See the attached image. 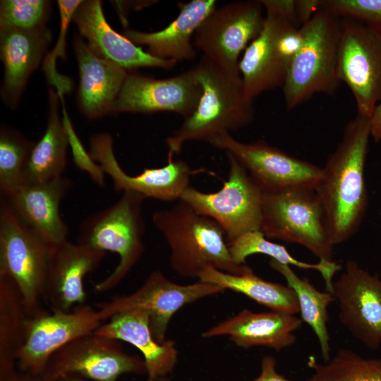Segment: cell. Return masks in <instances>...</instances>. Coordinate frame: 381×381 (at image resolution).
Segmentation results:
<instances>
[{
  "mask_svg": "<svg viewBox=\"0 0 381 381\" xmlns=\"http://www.w3.org/2000/svg\"><path fill=\"white\" fill-rule=\"evenodd\" d=\"M340 18L338 78L351 90L357 114L372 119L381 102V36L360 21Z\"/></svg>",
  "mask_w": 381,
  "mask_h": 381,
  "instance_id": "obj_12",
  "label": "cell"
},
{
  "mask_svg": "<svg viewBox=\"0 0 381 381\" xmlns=\"http://www.w3.org/2000/svg\"><path fill=\"white\" fill-rule=\"evenodd\" d=\"M50 11V1L1 0L0 28L30 30L46 26Z\"/></svg>",
  "mask_w": 381,
  "mask_h": 381,
  "instance_id": "obj_34",
  "label": "cell"
},
{
  "mask_svg": "<svg viewBox=\"0 0 381 381\" xmlns=\"http://www.w3.org/2000/svg\"><path fill=\"white\" fill-rule=\"evenodd\" d=\"M152 223L169 247L172 270L182 277L198 279L207 267L234 275L253 272L234 260L222 226L181 199L171 208L155 211Z\"/></svg>",
  "mask_w": 381,
  "mask_h": 381,
  "instance_id": "obj_2",
  "label": "cell"
},
{
  "mask_svg": "<svg viewBox=\"0 0 381 381\" xmlns=\"http://www.w3.org/2000/svg\"><path fill=\"white\" fill-rule=\"evenodd\" d=\"M102 321L98 310L85 304L68 311L42 310L27 315L23 342L17 356L18 370L42 373L56 351L94 332Z\"/></svg>",
  "mask_w": 381,
  "mask_h": 381,
  "instance_id": "obj_14",
  "label": "cell"
},
{
  "mask_svg": "<svg viewBox=\"0 0 381 381\" xmlns=\"http://www.w3.org/2000/svg\"><path fill=\"white\" fill-rule=\"evenodd\" d=\"M110 339L131 344L138 349L145 361L148 379L167 377L178 361L174 342H158L153 337L146 312L132 310L114 315L94 332Z\"/></svg>",
  "mask_w": 381,
  "mask_h": 381,
  "instance_id": "obj_26",
  "label": "cell"
},
{
  "mask_svg": "<svg viewBox=\"0 0 381 381\" xmlns=\"http://www.w3.org/2000/svg\"><path fill=\"white\" fill-rule=\"evenodd\" d=\"M73 48L79 71L80 109L90 120L112 114L129 71L96 56L80 36L74 37Z\"/></svg>",
  "mask_w": 381,
  "mask_h": 381,
  "instance_id": "obj_24",
  "label": "cell"
},
{
  "mask_svg": "<svg viewBox=\"0 0 381 381\" xmlns=\"http://www.w3.org/2000/svg\"><path fill=\"white\" fill-rule=\"evenodd\" d=\"M34 145L13 129L1 128V194L10 192L23 183L24 168Z\"/></svg>",
  "mask_w": 381,
  "mask_h": 381,
  "instance_id": "obj_33",
  "label": "cell"
},
{
  "mask_svg": "<svg viewBox=\"0 0 381 381\" xmlns=\"http://www.w3.org/2000/svg\"><path fill=\"white\" fill-rule=\"evenodd\" d=\"M83 2L81 0H59L57 4L60 13V32L56 44L49 52L43 62V70L48 82L56 89L59 97L64 96L72 87L71 80L59 74L56 68L57 58L66 59V37L69 23L73 20L75 11Z\"/></svg>",
  "mask_w": 381,
  "mask_h": 381,
  "instance_id": "obj_35",
  "label": "cell"
},
{
  "mask_svg": "<svg viewBox=\"0 0 381 381\" xmlns=\"http://www.w3.org/2000/svg\"><path fill=\"white\" fill-rule=\"evenodd\" d=\"M52 381H93L84 378L80 376L73 375H66L57 377L54 378Z\"/></svg>",
  "mask_w": 381,
  "mask_h": 381,
  "instance_id": "obj_41",
  "label": "cell"
},
{
  "mask_svg": "<svg viewBox=\"0 0 381 381\" xmlns=\"http://www.w3.org/2000/svg\"><path fill=\"white\" fill-rule=\"evenodd\" d=\"M193 69L202 94L193 113L166 139L168 153L173 155L187 142L208 143L246 127L254 119L253 101L246 95L241 75L227 73L204 56Z\"/></svg>",
  "mask_w": 381,
  "mask_h": 381,
  "instance_id": "obj_3",
  "label": "cell"
},
{
  "mask_svg": "<svg viewBox=\"0 0 381 381\" xmlns=\"http://www.w3.org/2000/svg\"><path fill=\"white\" fill-rule=\"evenodd\" d=\"M202 94L193 67L164 79L129 71L112 113L169 111L185 119L195 110Z\"/></svg>",
  "mask_w": 381,
  "mask_h": 381,
  "instance_id": "obj_16",
  "label": "cell"
},
{
  "mask_svg": "<svg viewBox=\"0 0 381 381\" xmlns=\"http://www.w3.org/2000/svg\"><path fill=\"white\" fill-rule=\"evenodd\" d=\"M61 101L62 102H61L63 108V119L67 128L69 143L72 147L74 162L78 168L87 171L91 178L97 184L104 186V172L101 166L99 164H97L95 161H94L90 157V154L88 155L85 152V150L81 145L79 139L75 133L69 118L68 117L66 111H65L64 100Z\"/></svg>",
  "mask_w": 381,
  "mask_h": 381,
  "instance_id": "obj_37",
  "label": "cell"
},
{
  "mask_svg": "<svg viewBox=\"0 0 381 381\" xmlns=\"http://www.w3.org/2000/svg\"><path fill=\"white\" fill-rule=\"evenodd\" d=\"M269 265L284 277L288 286L295 291L301 319L313 329L318 339L323 361H328L331 358L327 329L328 307L335 301L334 295L327 291H318L308 279L298 276L288 265L273 259H270Z\"/></svg>",
  "mask_w": 381,
  "mask_h": 381,
  "instance_id": "obj_29",
  "label": "cell"
},
{
  "mask_svg": "<svg viewBox=\"0 0 381 381\" xmlns=\"http://www.w3.org/2000/svg\"><path fill=\"white\" fill-rule=\"evenodd\" d=\"M265 18L260 0L216 7L195 32L193 45L219 68L239 76L240 55L261 32Z\"/></svg>",
  "mask_w": 381,
  "mask_h": 381,
  "instance_id": "obj_8",
  "label": "cell"
},
{
  "mask_svg": "<svg viewBox=\"0 0 381 381\" xmlns=\"http://www.w3.org/2000/svg\"><path fill=\"white\" fill-rule=\"evenodd\" d=\"M227 156L228 178L219 190L206 193L189 186L181 200L217 222L229 243L246 233L260 231L263 192L240 162Z\"/></svg>",
  "mask_w": 381,
  "mask_h": 381,
  "instance_id": "obj_10",
  "label": "cell"
},
{
  "mask_svg": "<svg viewBox=\"0 0 381 381\" xmlns=\"http://www.w3.org/2000/svg\"><path fill=\"white\" fill-rule=\"evenodd\" d=\"M260 231L266 238L301 245L321 262H334V245L314 190L263 193Z\"/></svg>",
  "mask_w": 381,
  "mask_h": 381,
  "instance_id": "obj_7",
  "label": "cell"
},
{
  "mask_svg": "<svg viewBox=\"0 0 381 381\" xmlns=\"http://www.w3.org/2000/svg\"><path fill=\"white\" fill-rule=\"evenodd\" d=\"M105 255L68 240L50 246L42 300L51 310L68 311L84 304V278L99 266Z\"/></svg>",
  "mask_w": 381,
  "mask_h": 381,
  "instance_id": "obj_20",
  "label": "cell"
},
{
  "mask_svg": "<svg viewBox=\"0 0 381 381\" xmlns=\"http://www.w3.org/2000/svg\"><path fill=\"white\" fill-rule=\"evenodd\" d=\"M379 277H380V279H381V270H380V276H379Z\"/></svg>",
  "mask_w": 381,
  "mask_h": 381,
  "instance_id": "obj_44",
  "label": "cell"
},
{
  "mask_svg": "<svg viewBox=\"0 0 381 381\" xmlns=\"http://www.w3.org/2000/svg\"><path fill=\"white\" fill-rule=\"evenodd\" d=\"M90 155L97 162L104 174L113 181L116 191L132 190L145 198L164 202L178 201L190 186L192 171L181 159H174L168 153L167 164L159 168L146 169L137 176L126 174L119 165L114 152L113 140L109 133L94 135L90 141Z\"/></svg>",
  "mask_w": 381,
  "mask_h": 381,
  "instance_id": "obj_18",
  "label": "cell"
},
{
  "mask_svg": "<svg viewBox=\"0 0 381 381\" xmlns=\"http://www.w3.org/2000/svg\"><path fill=\"white\" fill-rule=\"evenodd\" d=\"M303 320L293 314L268 311L255 313L244 309L203 332L205 339L227 336L236 346L248 349L266 346L280 351L296 340L294 332Z\"/></svg>",
  "mask_w": 381,
  "mask_h": 381,
  "instance_id": "obj_23",
  "label": "cell"
},
{
  "mask_svg": "<svg viewBox=\"0 0 381 381\" xmlns=\"http://www.w3.org/2000/svg\"><path fill=\"white\" fill-rule=\"evenodd\" d=\"M53 380L52 377L45 374L43 371L39 373H34L18 370L11 375L1 378L0 381H52Z\"/></svg>",
  "mask_w": 381,
  "mask_h": 381,
  "instance_id": "obj_39",
  "label": "cell"
},
{
  "mask_svg": "<svg viewBox=\"0 0 381 381\" xmlns=\"http://www.w3.org/2000/svg\"><path fill=\"white\" fill-rule=\"evenodd\" d=\"M143 195L125 190L112 205L87 218L81 224L78 243L103 252L117 253L112 272L95 286L97 292L113 289L136 265L145 250Z\"/></svg>",
  "mask_w": 381,
  "mask_h": 381,
  "instance_id": "obj_6",
  "label": "cell"
},
{
  "mask_svg": "<svg viewBox=\"0 0 381 381\" xmlns=\"http://www.w3.org/2000/svg\"><path fill=\"white\" fill-rule=\"evenodd\" d=\"M370 136L371 119L357 114L346 123L341 141L322 167L315 191L334 246L356 234L366 209L364 167Z\"/></svg>",
  "mask_w": 381,
  "mask_h": 381,
  "instance_id": "obj_1",
  "label": "cell"
},
{
  "mask_svg": "<svg viewBox=\"0 0 381 381\" xmlns=\"http://www.w3.org/2000/svg\"><path fill=\"white\" fill-rule=\"evenodd\" d=\"M376 141L381 140V128L379 131L373 137Z\"/></svg>",
  "mask_w": 381,
  "mask_h": 381,
  "instance_id": "obj_43",
  "label": "cell"
},
{
  "mask_svg": "<svg viewBox=\"0 0 381 381\" xmlns=\"http://www.w3.org/2000/svg\"><path fill=\"white\" fill-rule=\"evenodd\" d=\"M224 291L216 284L200 280L190 284H179L157 270L152 271L134 292L114 296L109 301L96 303L95 306L102 320L135 309L146 312L154 338L164 343L170 320L179 310Z\"/></svg>",
  "mask_w": 381,
  "mask_h": 381,
  "instance_id": "obj_11",
  "label": "cell"
},
{
  "mask_svg": "<svg viewBox=\"0 0 381 381\" xmlns=\"http://www.w3.org/2000/svg\"><path fill=\"white\" fill-rule=\"evenodd\" d=\"M214 0H192L179 3V13L166 28L156 32L126 30L123 35L135 45H145L146 52L161 59L191 61L197 56L193 39L205 18L217 7Z\"/></svg>",
  "mask_w": 381,
  "mask_h": 381,
  "instance_id": "obj_25",
  "label": "cell"
},
{
  "mask_svg": "<svg viewBox=\"0 0 381 381\" xmlns=\"http://www.w3.org/2000/svg\"><path fill=\"white\" fill-rule=\"evenodd\" d=\"M339 320L351 334L370 350L381 346V279L354 260L333 282Z\"/></svg>",
  "mask_w": 381,
  "mask_h": 381,
  "instance_id": "obj_17",
  "label": "cell"
},
{
  "mask_svg": "<svg viewBox=\"0 0 381 381\" xmlns=\"http://www.w3.org/2000/svg\"><path fill=\"white\" fill-rule=\"evenodd\" d=\"M198 280L242 294L273 311L293 315L300 313L296 294L290 286L264 280L254 272L234 275L207 267Z\"/></svg>",
  "mask_w": 381,
  "mask_h": 381,
  "instance_id": "obj_28",
  "label": "cell"
},
{
  "mask_svg": "<svg viewBox=\"0 0 381 381\" xmlns=\"http://www.w3.org/2000/svg\"><path fill=\"white\" fill-rule=\"evenodd\" d=\"M313 371L303 381H381V358H365L350 349H341L328 361L308 357Z\"/></svg>",
  "mask_w": 381,
  "mask_h": 381,
  "instance_id": "obj_32",
  "label": "cell"
},
{
  "mask_svg": "<svg viewBox=\"0 0 381 381\" xmlns=\"http://www.w3.org/2000/svg\"><path fill=\"white\" fill-rule=\"evenodd\" d=\"M320 4L338 17L360 21L381 36V0H320Z\"/></svg>",
  "mask_w": 381,
  "mask_h": 381,
  "instance_id": "obj_36",
  "label": "cell"
},
{
  "mask_svg": "<svg viewBox=\"0 0 381 381\" xmlns=\"http://www.w3.org/2000/svg\"><path fill=\"white\" fill-rule=\"evenodd\" d=\"M43 372L53 379L66 375L93 381H116L123 374L147 373L143 358L124 351L120 341L95 332L56 351Z\"/></svg>",
  "mask_w": 381,
  "mask_h": 381,
  "instance_id": "obj_15",
  "label": "cell"
},
{
  "mask_svg": "<svg viewBox=\"0 0 381 381\" xmlns=\"http://www.w3.org/2000/svg\"><path fill=\"white\" fill-rule=\"evenodd\" d=\"M27 315L16 286L8 278L0 277V378L18 370L17 356L23 342Z\"/></svg>",
  "mask_w": 381,
  "mask_h": 381,
  "instance_id": "obj_30",
  "label": "cell"
},
{
  "mask_svg": "<svg viewBox=\"0 0 381 381\" xmlns=\"http://www.w3.org/2000/svg\"><path fill=\"white\" fill-rule=\"evenodd\" d=\"M147 381H171L167 377H160L156 380L147 379Z\"/></svg>",
  "mask_w": 381,
  "mask_h": 381,
  "instance_id": "obj_42",
  "label": "cell"
},
{
  "mask_svg": "<svg viewBox=\"0 0 381 381\" xmlns=\"http://www.w3.org/2000/svg\"><path fill=\"white\" fill-rule=\"evenodd\" d=\"M73 20L96 56L112 61L128 71L141 67L169 70L178 63L149 54L113 30L105 18L99 0L83 1L75 11Z\"/></svg>",
  "mask_w": 381,
  "mask_h": 381,
  "instance_id": "obj_21",
  "label": "cell"
},
{
  "mask_svg": "<svg viewBox=\"0 0 381 381\" xmlns=\"http://www.w3.org/2000/svg\"><path fill=\"white\" fill-rule=\"evenodd\" d=\"M265 23L239 61L246 96L282 88L290 64L301 48L303 36L296 0H260Z\"/></svg>",
  "mask_w": 381,
  "mask_h": 381,
  "instance_id": "obj_4",
  "label": "cell"
},
{
  "mask_svg": "<svg viewBox=\"0 0 381 381\" xmlns=\"http://www.w3.org/2000/svg\"><path fill=\"white\" fill-rule=\"evenodd\" d=\"M340 23L339 17L321 6L301 27L302 44L290 64L282 87L288 109L298 107L315 94L332 95L339 88Z\"/></svg>",
  "mask_w": 381,
  "mask_h": 381,
  "instance_id": "obj_5",
  "label": "cell"
},
{
  "mask_svg": "<svg viewBox=\"0 0 381 381\" xmlns=\"http://www.w3.org/2000/svg\"><path fill=\"white\" fill-rule=\"evenodd\" d=\"M208 143L234 157L263 193L296 188L315 190L322 175V167L262 141L243 143L236 140L230 133H223Z\"/></svg>",
  "mask_w": 381,
  "mask_h": 381,
  "instance_id": "obj_13",
  "label": "cell"
},
{
  "mask_svg": "<svg viewBox=\"0 0 381 381\" xmlns=\"http://www.w3.org/2000/svg\"><path fill=\"white\" fill-rule=\"evenodd\" d=\"M71 185L64 176L42 183H23L1 194V200L26 227L53 246L67 240L68 228L59 207Z\"/></svg>",
  "mask_w": 381,
  "mask_h": 381,
  "instance_id": "obj_19",
  "label": "cell"
},
{
  "mask_svg": "<svg viewBox=\"0 0 381 381\" xmlns=\"http://www.w3.org/2000/svg\"><path fill=\"white\" fill-rule=\"evenodd\" d=\"M47 124L44 133L34 145L23 171L25 183L48 181L63 176L69 143L67 128L59 111L60 97L49 88Z\"/></svg>",
  "mask_w": 381,
  "mask_h": 381,
  "instance_id": "obj_27",
  "label": "cell"
},
{
  "mask_svg": "<svg viewBox=\"0 0 381 381\" xmlns=\"http://www.w3.org/2000/svg\"><path fill=\"white\" fill-rule=\"evenodd\" d=\"M252 381H294L286 378L277 370V361L270 356H263L260 375Z\"/></svg>",
  "mask_w": 381,
  "mask_h": 381,
  "instance_id": "obj_38",
  "label": "cell"
},
{
  "mask_svg": "<svg viewBox=\"0 0 381 381\" xmlns=\"http://www.w3.org/2000/svg\"><path fill=\"white\" fill-rule=\"evenodd\" d=\"M381 128V102L377 107L371 119V136H374Z\"/></svg>",
  "mask_w": 381,
  "mask_h": 381,
  "instance_id": "obj_40",
  "label": "cell"
},
{
  "mask_svg": "<svg viewBox=\"0 0 381 381\" xmlns=\"http://www.w3.org/2000/svg\"><path fill=\"white\" fill-rule=\"evenodd\" d=\"M50 246L26 227L1 201L0 277L11 279L18 289L28 315L42 309L44 286Z\"/></svg>",
  "mask_w": 381,
  "mask_h": 381,
  "instance_id": "obj_9",
  "label": "cell"
},
{
  "mask_svg": "<svg viewBox=\"0 0 381 381\" xmlns=\"http://www.w3.org/2000/svg\"><path fill=\"white\" fill-rule=\"evenodd\" d=\"M228 245L232 258L239 265L246 264V259L251 255L263 254L282 264L317 270L325 281L326 291L330 293H332L333 277L341 269V265L334 261L329 263L319 261L313 264L296 260L284 246L268 241L260 230L246 233Z\"/></svg>",
  "mask_w": 381,
  "mask_h": 381,
  "instance_id": "obj_31",
  "label": "cell"
},
{
  "mask_svg": "<svg viewBox=\"0 0 381 381\" xmlns=\"http://www.w3.org/2000/svg\"><path fill=\"white\" fill-rule=\"evenodd\" d=\"M52 38L47 26L30 30L0 28V56L4 69L1 95L11 109L17 107L30 75L39 66Z\"/></svg>",
  "mask_w": 381,
  "mask_h": 381,
  "instance_id": "obj_22",
  "label": "cell"
}]
</instances>
